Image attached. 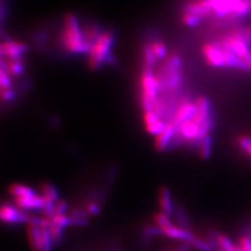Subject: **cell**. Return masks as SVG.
Returning a JSON list of instances; mask_svg holds the SVG:
<instances>
[{
    "mask_svg": "<svg viewBox=\"0 0 251 251\" xmlns=\"http://www.w3.org/2000/svg\"><path fill=\"white\" fill-rule=\"evenodd\" d=\"M28 50L26 44L16 41V40H7L3 41L0 46V54L2 59H17L23 58V56Z\"/></svg>",
    "mask_w": 251,
    "mask_h": 251,
    "instance_id": "ba28073f",
    "label": "cell"
},
{
    "mask_svg": "<svg viewBox=\"0 0 251 251\" xmlns=\"http://www.w3.org/2000/svg\"><path fill=\"white\" fill-rule=\"evenodd\" d=\"M143 62H144V67L146 68H152L156 65V63L158 62V60L156 59V57L154 56V54L152 52V49L150 43H147L144 46L143 49Z\"/></svg>",
    "mask_w": 251,
    "mask_h": 251,
    "instance_id": "ffe728a7",
    "label": "cell"
},
{
    "mask_svg": "<svg viewBox=\"0 0 251 251\" xmlns=\"http://www.w3.org/2000/svg\"><path fill=\"white\" fill-rule=\"evenodd\" d=\"M189 245H190V244H188V243H186V244H184V245H181L179 249L175 251H190V246H189Z\"/></svg>",
    "mask_w": 251,
    "mask_h": 251,
    "instance_id": "8d00e7d4",
    "label": "cell"
},
{
    "mask_svg": "<svg viewBox=\"0 0 251 251\" xmlns=\"http://www.w3.org/2000/svg\"><path fill=\"white\" fill-rule=\"evenodd\" d=\"M9 194L13 198L29 197L36 194L35 190L25 184L22 183H12L9 187Z\"/></svg>",
    "mask_w": 251,
    "mask_h": 251,
    "instance_id": "d6986e66",
    "label": "cell"
},
{
    "mask_svg": "<svg viewBox=\"0 0 251 251\" xmlns=\"http://www.w3.org/2000/svg\"><path fill=\"white\" fill-rule=\"evenodd\" d=\"M1 67H3L11 76H20L25 72V64L23 58L2 59Z\"/></svg>",
    "mask_w": 251,
    "mask_h": 251,
    "instance_id": "2e32d148",
    "label": "cell"
},
{
    "mask_svg": "<svg viewBox=\"0 0 251 251\" xmlns=\"http://www.w3.org/2000/svg\"><path fill=\"white\" fill-rule=\"evenodd\" d=\"M115 36L111 31H102L88 53V64L91 70H99L104 63L113 62L112 48Z\"/></svg>",
    "mask_w": 251,
    "mask_h": 251,
    "instance_id": "3957f363",
    "label": "cell"
},
{
    "mask_svg": "<svg viewBox=\"0 0 251 251\" xmlns=\"http://www.w3.org/2000/svg\"><path fill=\"white\" fill-rule=\"evenodd\" d=\"M197 112L196 101H192L189 99H183L180 100L178 107L175 109V112L172 116L171 122L177 127V130L179 126L182 123L193 119Z\"/></svg>",
    "mask_w": 251,
    "mask_h": 251,
    "instance_id": "8992f818",
    "label": "cell"
},
{
    "mask_svg": "<svg viewBox=\"0 0 251 251\" xmlns=\"http://www.w3.org/2000/svg\"><path fill=\"white\" fill-rule=\"evenodd\" d=\"M245 60H246V62L248 63V64H249V66H250V68H251V53L249 54L246 58H245Z\"/></svg>",
    "mask_w": 251,
    "mask_h": 251,
    "instance_id": "74e56055",
    "label": "cell"
},
{
    "mask_svg": "<svg viewBox=\"0 0 251 251\" xmlns=\"http://www.w3.org/2000/svg\"><path fill=\"white\" fill-rule=\"evenodd\" d=\"M45 203V199L43 197L37 194L29 197L14 198L15 206L25 212L29 210H41Z\"/></svg>",
    "mask_w": 251,
    "mask_h": 251,
    "instance_id": "30bf717a",
    "label": "cell"
},
{
    "mask_svg": "<svg viewBox=\"0 0 251 251\" xmlns=\"http://www.w3.org/2000/svg\"><path fill=\"white\" fill-rule=\"evenodd\" d=\"M27 236L30 247L34 251H40L41 247V228L38 225H28Z\"/></svg>",
    "mask_w": 251,
    "mask_h": 251,
    "instance_id": "e0dca14e",
    "label": "cell"
},
{
    "mask_svg": "<svg viewBox=\"0 0 251 251\" xmlns=\"http://www.w3.org/2000/svg\"><path fill=\"white\" fill-rule=\"evenodd\" d=\"M180 18H181V22L183 23V25L189 27L198 26L201 24V22L203 20V18L200 16L188 13V12H183V11H181Z\"/></svg>",
    "mask_w": 251,
    "mask_h": 251,
    "instance_id": "484cf974",
    "label": "cell"
},
{
    "mask_svg": "<svg viewBox=\"0 0 251 251\" xmlns=\"http://www.w3.org/2000/svg\"><path fill=\"white\" fill-rule=\"evenodd\" d=\"M190 245L199 251H212L214 249L213 240L208 242V240H204L202 238H199L198 236L194 237L193 241L190 243Z\"/></svg>",
    "mask_w": 251,
    "mask_h": 251,
    "instance_id": "d4e9b609",
    "label": "cell"
},
{
    "mask_svg": "<svg viewBox=\"0 0 251 251\" xmlns=\"http://www.w3.org/2000/svg\"><path fill=\"white\" fill-rule=\"evenodd\" d=\"M158 204L162 213L171 217L174 211V206L170 189L161 187L158 191Z\"/></svg>",
    "mask_w": 251,
    "mask_h": 251,
    "instance_id": "9a60e30c",
    "label": "cell"
},
{
    "mask_svg": "<svg viewBox=\"0 0 251 251\" xmlns=\"http://www.w3.org/2000/svg\"><path fill=\"white\" fill-rule=\"evenodd\" d=\"M0 86L1 89H11L12 87L11 75L3 67L0 70Z\"/></svg>",
    "mask_w": 251,
    "mask_h": 251,
    "instance_id": "f1b7e54d",
    "label": "cell"
},
{
    "mask_svg": "<svg viewBox=\"0 0 251 251\" xmlns=\"http://www.w3.org/2000/svg\"><path fill=\"white\" fill-rule=\"evenodd\" d=\"M60 39L61 45L69 53L90 52L91 45L86 38L85 31L81 26L78 19L73 13L66 14L63 19V30Z\"/></svg>",
    "mask_w": 251,
    "mask_h": 251,
    "instance_id": "6da1fadb",
    "label": "cell"
},
{
    "mask_svg": "<svg viewBox=\"0 0 251 251\" xmlns=\"http://www.w3.org/2000/svg\"><path fill=\"white\" fill-rule=\"evenodd\" d=\"M196 101L197 105V112L195 117H193V120L199 126L203 125L208 121L209 119H212V106L210 100L205 96H199Z\"/></svg>",
    "mask_w": 251,
    "mask_h": 251,
    "instance_id": "9c48e42d",
    "label": "cell"
},
{
    "mask_svg": "<svg viewBox=\"0 0 251 251\" xmlns=\"http://www.w3.org/2000/svg\"><path fill=\"white\" fill-rule=\"evenodd\" d=\"M177 133H178V130L174 124L171 121L167 123L165 129L162 131L161 133L155 136V139H154L155 149L159 152L165 151L171 145L172 140L174 139V137Z\"/></svg>",
    "mask_w": 251,
    "mask_h": 251,
    "instance_id": "8fae6325",
    "label": "cell"
},
{
    "mask_svg": "<svg viewBox=\"0 0 251 251\" xmlns=\"http://www.w3.org/2000/svg\"><path fill=\"white\" fill-rule=\"evenodd\" d=\"M217 238V248L219 251H233V245L231 239L226 234H218Z\"/></svg>",
    "mask_w": 251,
    "mask_h": 251,
    "instance_id": "cb8c5ba5",
    "label": "cell"
},
{
    "mask_svg": "<svg viewBox=\"0 0 251 251\" xmlns=\"http://www.w3.org/2000/svg\"><path fill=\"white\" fill-rule=\"evenodd\" d=\"M141 105L144 112L153 111L156 101L159 99V82L152 68L144 67L141 78Z\"/></svg>",
    "mask_w": 251,
    "mask_h": 251,
    "instance_id": "277c9868",
    "label": "cell"
},
{
    "mask_svg": "<svg viewBox=\"0 0 251 251\" xmlns=\"http://www.w3.org/2000/svg\"><path fill=\"white\" fill-rule=\"evenodd\" d=\"M161 231L164 235H166V236H168L170 238L181 240V241H184V242L188 243V244L192 242L194 237L196 236L195 234H193L187 229H184L182 227L176 226V225H171L170 226H168V227L162 228Z\"/></svg>",
    "mask_w": 251,
    "mask_h": 251,
    "instance_id": "5bb4252c",
    "label": "cell"
},
{
    "mask_svg": "<svg viewBox=\"0 0 251 251\" xmlns=\"http://www.w3.org/2000/svg\"><path fill=\"white\" fill-rule=\"evenodd\" d=\"M183 12H188L202 18L212 16V8L209 0H191L182 9Z\"/></svg>",
    "mask_w": 251,
    "mask_h": 251,
    "instance_id": "7c38bea8",
    "label": "cell"
},
{
    "mask_svg": "<svg viewBox=\"0 0 251 251\" xmlns=\"http://www.w3.org/2000/svg\"><path fill=\"white\" fill-rule=\"evenodd\" d=\"M182 60L179 54L172 53L165 59L160 70L156 75L160 91H173L179 90L182 84Z\"/></svg>",
    "mask_w": 251,
    "mask_h": 251,
    "instance_id": "7a4b0ae2",
    "label": "cell"
},
{
    "mask_svg": "<svg viewBox=\"0 0 251 251\" xmlns=\"http://www.w3.org/2000/svg\"><path fill=\"white\" fill-rule=\"evenodd\" d=\"M50 222H51V225L59 226L63 229L68 226H72L71 217L65 214H55L52 218H50Z\"/></svg>",
    "mask_w": 251,
    "mask_h": 251,
    "instance_id": "4316f807",
    "label": "cell"
},
{
    "mask_svg": "<svg viewBox=\"0 0 251 251\" xmlns=\"http://www.w3.org/2000/svg\"><path fill=\"white\" fill-rule=\"evenodd\" d=\"M247 154H248V156H249V157H250V159H251V146H250V148H249V149H248V151H247Z\"/></svg>",
    "mask_w": 251,
    "mask_h": 251,
    "instance_id": "f35d334b",
    "label": "cell"
},
{
    "mask_svg": "<svg viewBox=\"0 0 251 251\" xmlns=\"http://www.w3.org/2000/svg\"><path fill=\"white\" fill-rule=\"evenodd\" d=\"M53 245L49 228H41V247L39 251H52Z\"/></svg>",
    "mask_w": 251,
    "mask_h": 251,
    "instance_id": "603a6c76",
    "label": "cell"
},
{
    "mask_svg": "<svg viewBox=\"0 0 251 251\" xmlns=\"http://www.w3.org/2000/svg\"><path fill=\"white\" fill-rule=\"evenodd\" d=\"M0 218L2 222L14 225V224H28L31 216L25 211L18 208L15 205L3 204L0 209Z\"/></svg>",
    "mask_w": 251,
    "mask_h": 251,
    "instance_id": "52a82bcc",
    "label": "cell"
},
{
    "mask_svg": "<svg viewBox=\"0 0 251 251\" xmlns=\"http://www.w3.org/2000/svg\"><path fill=\"white\" fill-rule=\"evenodd\" d=\"M151 49H152V52L154 54V56L156 57V59L158 61L160 60H165L167 58L168 55V48L166 44L160 41V40H154L150 43Z\"/></svg>",
    "mask_w": 251,
    "mask_h": 251,
    "instance_id": "44dd1931",
    "label": "cell"
},
{
    "mask_svg": "<svg viewBox=\"0 0 251 251\" xmlns=\"http://www.w3.org/2000/svg\"><path fill=\"white\" fill-rule=\"evenodd\" d=\"M239 245L244 251H251V238L250 236H242L240 238Z\"/></svg>",
    "mask_w": 251,
    "mask_h": 251,
    "instance_id": "d590c367",
    "label": "cell"
},
{
    "mask_svg": "<svg viewBox=\"0 0 251 251\" xmlns=\"http://www.w3.org/2000/svg\"><path fill=\"white\" fill-rule=\"evenodd\" d=\"M54 208H55V214H65V212L67 211V208H68V204L66 201L59 199L55 203Z\"/></svg>",
    "mask_w": 251,
    "mask_h": 251,
    "instance_id": "836d02e7",
    "label": "cell"
},
{
    "mask_svg": "<svg viewBox=\"0 0 251 251\" xmlns=\"http://www.w3.org/2000/svg\"><path fill=\"white\" fill-rule=\"evenodd\" d=\"M237 144L244 152H247L251 144V137L248 135H241L237 139Z\"/></svg>",
    "mask_w": 251,
    "mask_h": 251,
    "instance_id": "d6a6232c",
    "label": "cell"
},
{
    "mask_svg": "<svg viewBox=\"0 0 251 251\" xmlns=\"http://www.w3.org/2000/svg\"><path fill=\"white\" fill-rule=\"evenodd\" d=\"M179 138L185 142L198 144L199 136V126L193 120H188L179 126L178 128Z\"/></svg>",
    "mask_w": 251,
    "mask_h": 251,
    "instance_id": "4fadbf2b",
    "label": "cell"
},
{
    "mask_svg": "<svg viewBox=\"0 0 251 251\" xmlns=\"http://www.w3.org/2000/svg\"><path fill=\"white\" fill-rule=\"evenodd\" d=\"M86 212L90 216H96L100 212V206L96 201H90L85 207Z\"/></svg>",
    "mask_w": 251,
    "mask_h": 251,
    "instance_id": "1f68e13d",
    "label": "cell"
},
{
    "mask_svg": "<svg viewBox=\"0 0 251 251\" xmlns=\"http://www.w3.org/2000/svg\"><path fill=\"white\" fill-rule=\"evenodd\" d=\"M153 222L156 226H158L159 228H165V227H168L170 225H172L171 221V217L162 213L160 212H156L154 215H153Z\"/></svg>",
    "mask_w": 251,
    "mask_h": 251,
    "instance_id": "83f0119b",
    "label": "cell"
},
{
    "mask_svg": "<svg viewBox=\"0 0 251 251\" xmlns=\"http://www.w3.org/2000/svg\"><path fill=\"white\" fill-rule=\"evenodd\" d=\"M40 195L45 199L46 202L56 203L60 199L58 190L50 182H43L40 185Z\"/></svg>",
    "mask_w": 251,
    "mask_h": 251,
    "instance_id": "ac0fdd59",
    "label": "cell"
},
{
    "mask_svg": "<svg viewBox=\"0 0 251 251\" xmlns=\"http://www.w3.org/2000/svg\"><path fill=\"white\" fill-rule=\"evenodd\" d=\"M49 230H50V233L52 237L54 245H57L62 241L63 236V228L51 225L49 228Z\"/></svg>",
    "mask_w": 251,
    "mask_h": 251,
    "instance_id": "f546056e",
    "label": "cell"
},
{
    "mask_svg": "<svg viewBox=\"0 0 251 251\" xmlns=\"http://www.w3.org/2000/svg\"><path fill=\"white\" fill-rule=\"evenodd\" d=\"M234 29L251 49V26L237 27Z\"/></svg>",
    "mask_w": 251,
    "mask_h": 251,
    "instance_id": "4dcf8cb0",
    "label": "cell"
},
{
    "mask_svg": "<svg viewBox=\"0 0 251 251\" xmlns=\"http://www.w3.org/2000/svg\"><path fill=\"white\" fill-rule=\"evenodd\" d=\"M198 147H199L200 156L205 159L208 158L212 152V137H211V135L209 134L208 136H206V138H204L198 144Z\"/></svg>",
    "mask_w": 251,
    "mask_h": 251,
    "instance_id": "7402d4cb",
    "label": "cell"
},
{
    "mask_svg": "<svg viewBox=\"0 0 251 251\" xmlns=\"http://www.w3.org/2000/svg\"><path fill=\"white\" fill-rule=\"evenodd\" d=\"M202 54L206 63L214 68L225 67V58L222 46L218 41L207 42L202 47Z\"/></svg>",
    "mask_w": 251,
    "mask_h": 251,
    "instance_id": "5b68a950",
    "label": "cell"
},
{
    "mask_svg": "<svg viewBox=\"0 0 251 251\" xmlns=\"http://www.w3.org/2000/svg\"><path fill=\"white\" fill-rule=\"evenodd\" d=\"M15 98V92L11 89H1V100L3 101H11Z\"/></svg>",
    "mask_w": 251,
    "mask_h": 251,
    "instance_id": "e575fe53",
    "label": "cell"
}]
</instances>
